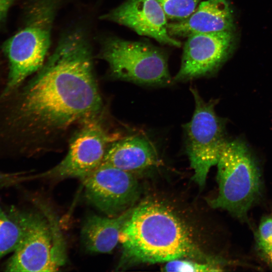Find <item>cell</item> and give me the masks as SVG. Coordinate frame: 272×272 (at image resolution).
Listing matches in <instances>:
<instances>
[{"label":"cell","mask_w":272,"mask_h":272,"mask_svg":"<svg viewBox=\"0 0 272 272\" xmlns=\"http://www.w3.org/2000/svg\"><path fill=\"white\" fill-rule=\"evenodd\" d=\"M39 71L23 92L18 116L26 135L47 148L74 127L101 116L103 102L82 30L62 35Z\"/></svg>","instance_id":"1"},{"label":"cell","mask_w":272,"mask_h":272,"mask_svg":"<svg viewBox=\"0 0 272 272\" xmlns=\"http://www.w3.org/2000/svg\"><path fill=\"white\" fill-rule=\"evenodd\" d=\"M119 242L122 252L118 269L178 258L205 262L219 259L199 249L185 225L170 209L151 199L133 208L121 231Z\"/></svg>","instance_id":"2"},{"label":"cell","mask_w":272,"mask_h":272,"mask_svg":"<svg viewBox=\"0 0 272 272\" xmlns=\"http://www.w3.org/2000/svg\"><path fill=\"white\" fill-rule=\"evenodd\" d=\"M58 8L51 0L33 4L25 27L5 43L4 51L9 60L10 73L4 94L14 90L43 65Z\"/></svg>","instance_id":"3"},{"label":"cell","mask_w":272,"mask_h":272,"mask_svg":"<svg viewBox=\"0 0 272 272\" xmlns=\"http://www.w3.org/2000/svg\"><path fill=\"white\" fill-rule=\"evenodd\" d=\"M217 165L219 192L211 207L244 218L260 192V175L254 159L246 145L236 140L227 141Z\"/></svg>","instance_id":"4"},{"label":"cell","mask_w":272,"mask_h":272,"mask_svg":"<svg viewBox=\"0 0 272 272\" xmlns=\"http://www.w3.org/2000/svg\"><path fill=\"white\" fill-rule=\"evenodd\" d=\"M99 56L115 79L155 86L172 82L167 55L151 44L107 37L101 42Z\"/></svg>","instance_id":"5"},{"label":"cell","mask_w":272,"mask_h":272,"mask_svg":"<svg viewBox=\"0 0 272 272\" xmlns=\"http://www.w3.org/2000/svg\"><path fill=\"white\" fill-rule=\"evenodd\" d=\"M13 219L22 229L21 239L6 265L8 271H55L64 262L62 244L55 228L39 214L15 211Z\"/></svg>","instance_id":"6"},{"label":"cell","mask_w":272,"mask_h":272,"mask_svg":"<svg viewBox=\"0 0 272 272\" xmlns=\"http://www.w3.org/2000/svg\"><path fill=\"white\" fill-rule=\"evenodd\" d=\"M195 101L191 120L184 125L186 149L191 168L192 179L200 186L206 183L210 168L217 164L227 142L223 119L216 114V101H204L196 88H190Z\"/></svg>","instance_id":"7"},{"label":"cell","mask_w":272,"mask_h":272,"mask_svg":"<svg viewBox=\"0 0 272 272\" xmlns=\"http://www.w3.org/2000/svg\"><path fill=\"white\" fill-rule=\"evenodd\" d=\"M120 138L106 129L101 121V116L90 120L74 132L64 158L39 177L54 179L78 178L82 180L101 164L109 146Z\"/></svg>","instance_id":"8"},{"label":"cell","mask_w":272,"mask_h":272,"mask_svg":"<svg viewBox=\"0 0 272 272\" xmlns=\"http://www.w3.org/2000/svg\"><path fill=\"white\" fill-rule=\"evenodd\" d=\"M82 181L88 200L108 216L132 207L139 196L135 175L110 165L101 164Z\"/></svg>","instance_id":"9"},{"label":"cell","mask_w":272,"mask_h":272,"mask_svg":"<svg viewBox=\"0 0 272 272\" xmlns=\"http://www.w3.org/2000/svg\"><path fill=\"white\" fill-rule=\"evenodd\" d=\"M187 38L181 66L173 78L174 81L215 73L232 54L236 39L234 31L198 33Z\"/></svg>","instance_id":"10"},{"label":"cell","mask_w":272,"mask_h":272,"mask_svg":"<svg viewBox=\"0 0 272 272\" xmlns=\"http://www.w3.org/2000/svg\"><path fill=\"white\" fill-rule=\"evenodd\" d=\"M101 19L126 26L160 43L181 46L179 41L169 34L167 17L157 0H127Z\"/></svg>","instance_id":"11"},{"label":"cell","mask_w":272,"mask_h":272,"mask_svg":"<svg viewBox=\"0 0 272 272\" xmlns=\"http://www.w3.org/2000/svg\"><path fill=\"white\" fill-rule=\"evenodd\" d=\"M234 28L233 11L229 0L201 2L189 17L167 25L168 33L173 37H187L198 33L234 31Z\"/></svg>","instance_id":"12"},{"label":"cell","mask_w":272,"mask_h":272,"mask_svg":"<svg viewBox=\"0 0 272 272\" xmlns=\"http://www.w3.org/2000/svg\"><path fill=\"white\" fill-rule=\"evenodd\" d=\"M157 163V152L150 142L143 135H133L112 142L101 164L135 175Z\"/></svg>","instance_id":"13"},{"label":"cell","mask_w":272,"mask_h":272,"mask_svg":"<svg viewBox=\"0 0 272 272\" xmlns=\"http://www.w3.org/2000/svg\"><path fill=\"white\" fill-rule=\"evenodd\" d=\"M133 208L116 216H89L81 230L82 240L87 250L91 253H110L119 242L121 231Z\"/></svg>","instance_id":"14"},{"label":"cell","mask_w":272,"mask_h":272,"mask_svg":"<svg viewBox=\"0 0 272 272\" xmlns=\"http://www.w3.org/2000/svg\"><path fill=\"white\" fill-rule=\"evenodd\" d=\"M22 234L20 225L7 216L0 206V259L15 250Z\"/></svg>","instance_id":"15"},{"label":"cell","mask_w":272,"mask_h":272,"mask_svg":"<svg viewBox=\"0 0 272 272\" xmlns=\"http://www.w3.org/2000/svg\"><path fill=\"white\" fill-rule=\"evenodd\" d=\"M224 262L221 260L214 261H201L178 258L165 263L163 270L165 271H222L224 270Z\"/></svg>","instance_id":"16"},{"label":"cell","mask_w":272,"mask_h":272,"mask_svg":"<svg viewBox=\"0 0 272 272\" xmlns=\"http://www.w3.org/2000/svg\"><path fill=\"white\" fill-rule=\"evenodd\" d=\"M167 19L176 21L189 17L196 10L201 0H157Z\"/></svg>","instance_id":"17"},{"label":"cell","mask_w":272,"mask_h":272,"mask_svg":"<svg viewBox=\"0 0 272 272\" xmlns=\"http://www.w3.org/2000/svg\"><path fill=\"white\" fill-rule=\"evenodd\" d=\"M259 248L272 245V218H265L260 222L258 233Z\"/></svg>","instance_id":"18"},{"label":"cell","mask_w":272,"mask_h":272,"mask_svg":"<svg viewBox=\"0 0 272 272\" xmlns=\"http://www.w3.org/2000/svg\"><path fill=\"white\" fill-rule=\"evenodd\" d=\"M264 259L272 266V245L259 248Z\"/></svg>","instance_id":"19"},{"label":"cell","mask_w":272,"mask_h":272,"mask_svg":"<svg viewBox=\"0 0 272 272\" xmlns=\"http://www.w3.org/2000/svg\"><path fill=\"white\" fill-rule=\"evenodd\" d=\"M13 0H0V21L5 16Z\"/></svg>","instance_id":"20"}]
</instances>
